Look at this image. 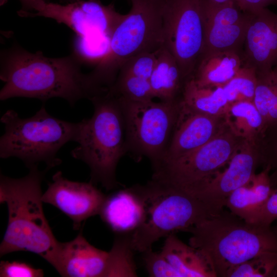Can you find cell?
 Instances as JSON below:
<instances>
[{"instance_id":"cell-1","label":"cell","mask_w":277,"mask_h":277,"mask_svg":"<svg viewBox=\"0 0 277 277\" xmlns=\"http://www.w3.org/2000/svg\"><path fill=\"white\" fill-rule=\"evenodd\" d=\"M82 64L72 53L48 57L41 51L31 53L14 44L1 54L0 78L4 85L0 100L23 97L45 102L59 97L73 106L80 100H90L104 93L89 73L82 71Z\"/></svg>"},{"instance_id":"cell-2","label":"cell","mask_w":277,"mask_h":277,"mask_svg":"<svg viewBox=\"0 0 277 277\" xmlns=\"http://www.w3.org/2000/svg\"><path fill=\"white\" fill-rule=\"evenodd\" d=\"M28 174L14 179L1 174L0 202L5 203L8 222L0 245V255L19 251H29L51 265L59 242L56 239L45 215L41 184L45 173L37 166Z\"/></svg>"},{"instance_id":"cell-3","label":"cell","mask_w":277,"mask_h":277,"mask_svg":"<svg viewBox=\"0 0 277 277\" xmlns=\"http://www.w3.org/2000/svg\"><path fill=\"white\" fill-rule=\"evenodd\" d=\"M189 244L207 258L216 277H227L235 266L261 254L277 253V232L271 226L248 223L231 212L189 228Z\"/></svg>"},{"instance_id":"cell-4","label":"cell","mask_w":277,"mask_h":277,"mask_svg":"<svg viewBox=\"0 0 277 277\" xmlns=\"http://www.w3.org/2000/svg\"><path fill=\"white\" fill-rule=\"evenodd\" d=\"M90 101L93 114L78 122V145L71 155L88 166L90 182L109 190L118 186L116 167L127 153L123 118L117 97L108 91Z\"/></svg>"},{"instance_id":"cell-5","label":"cell","mask_w":277,"mask_h":277,"mask_svg":"<svg viewBox=\"0 0 277 277\" xmlns=\"http://www.w3.org/2000/svg\"><path fill=\"white\" fill-rule=\"evenodd\" d=\"M5 132L0 138V157H17L30 168L44 163L48 169L61 163L60 149L69 142H75L79 123L65 121L50 114L43 105L34 115L21 118L8 110L1 118Z\"/></svg>"},{"instance_id":"cell-6","label":"cell","mask_w":277,"mask_h":277,"mask_svg":"<svg viewBox=\"0 0 277 277\" xmlns=\"http://www.w3.org/2000/svg\"><path fill=\"white\" fill-rule=\"evenodd\" d=\"M145 212L140 225L131 233L135 251L143 253L154 243L221 212L199 199L151 180L137 185Z\"/></svg>"},{"instance_id":"cell-7","label":"cell","mask_w":277,"mask_h":277,"mask_svg":"<svg viewBox=\"0 0 277 277\" xmlns=\"http://www.w3.org/2000/svg\"><path fill=\"white\" fill-rule=\"evenodd\" d=\"M129 12L122 16L110 37L107 51L89 73L94 83L109 88L127 59L162 46L164 0H130Z\"/></svg>"},{"instance_id":"cell-8","label":"cell","mask_w":277,"mask_h":277,"mask_svg":"<svg viewBox=\"0 0 277 277\" xmlns=\"http://www.w3.org/2000/svg\"><path fill=\"white\" fill-rule=\"evenodd\" d=\"M245 140L226 124L211 141L179 157L152 165L151 180L196 198L221 169L228 164Z\"/></svg>"},{"instance_id":"cell-9","label":"cell","mask_w":277,"mask_h":277,"mask_svg":"<svg viewBox=\"0 0 277 277\" xmlns=\"http://www.w3.org/2000/svg\"><path fill=\"white\" fill-rule=\"evenodd\" d=\"M115 96L123 118L126 152L137 158L146 157L151 165L154 164L162 157L168 145L179 115L181 99L143 102Z\"/></svg>"},{"instance_id":"cell-10","label":"cell","mask_w":277,"mask_h":277,"mask_svg":"<svg viewBox=\"0 0 277 277\" xmlns=\"http://www.w3.org/2000/svg\"><path fill=\"white\" fill-rule=\"evenodd\" d=\"M205 0H164L162 46L174 57L185 81L193 74L205 42Z\"/></svg>"},{"instance_id":"cell-11","label":"cell","mask_w":277,"mask_h":277,"mask_svg":"<svg viewBox=\"0 0 277 277\" xmlns=\"http://www.w3.org/2000/svg\"><path fill=\"white\" fill-rule=\"evenodd\" d=\"M17 13L22 17L52 18L66 25L77 35L98 32L109 37L122 16L112 4L104 5L99 0H75L65 5L46 2L38 12L20 10Z\"/></svg>"},{"instance_id":"cell-12","label":"cell","mask_w":277,"mask_h":277,"mask_svg":"<svg viewBox=\"0 0 277 277\" xmlns=\"http://www.w3.org/2000/svg\"><path fill=\"white\" fill-rule=\"evenodd\" d=\"M52 181L43 193V203L50 204L69 217L74 230L80 229L87 219L99 214L106 195L95 184L69 180L61 171L52 176Z\"/></svg>"},{"instance_id":"cell-13","label":"cell","mask_w":277,"mask_h":277,"mask_svg":"<svg viewBox=\"0 0 277 277\" xmlns=\"http://www.w3.org/2000/svg\"><path fill=\"white\" fill-rule=\"evenodd\" d=\"M205 42L202 54L243 50L251 14L242 11L235 2L216 3L210 0H205Z\"/></svg>"},{"instance_id":"cell-14","label":"cell","mask_w":277,"mask_h":277,"mask_svg":"<svg viewBox=\"0 0 277 277\" xmlns=\"http://www.w3.org/2000/svg\"><path fill=\"white\" fill-rule=\"evenodd\" d=\"M226 124L225 115L193 112L180 102L179 115L168 145L162 157L154 164L176 158L202 146L214 138Z\"/></svg>"},{"instance_id":"cell-15","label":"cell","mask_w":277,"mask_h":277,"mask_svg":"<svg viewBox=\"0 0 277 277\" xmlns=\"http://www.w3.org/2000/svg\"><path fill=\"white\" fill-rule=\"evenodd\" d=\"M253 146L254 143L245 141L228 167L212 179L196 198L217 210H223L228 196L247 184L255 173L259 156Z\"/></svg>"},{"instance_id":"cell-16","label":"cell","mask_w":277,"mask_h":277,"mask_svg":"<svg viewBox=\"0 0 277 277\" xmlns=\"http://www.w3.org/2000/svg\"><path fill=\"white\" fill-rule=\"evenodd\" d=\"M251 14L243 48L244 64L257 73L277 68V14L266 8Z\"/></svg>"},{"instance_id":"cell-17","label":"cell","mask_w":277,"mask_h":277,"mask_svg":"<svg viewBox=\"0 0 277 277\" xmlns=\"http://www.w3.org/2000/svg\"><path fill=\"white\" fill-rule=\"evenodd\" d=\"M108 252L90 244L82 231L73 240L60 242L51 265L64 277H104Z\"/></svg>"},{"instance_id":"cell-18","label":"cell","mask_w":277,"mask_h":277,"mask_svg":"<svg viewBox=\"0 0 277 277\" xmlns=\"http://www.w3.org/2000/svg\"><path fill=\"white\" fill-rule=\"evenodd\" d=\"M145 208L137 185L106 195L98 215L116 234L132 233L141 224Z\"/></svg>"},{"instance_id":"cell-19","label":"cell","mask_w":277,"mask_h":277,"mask_svg":"<svg viewBox=\"0 0 277 277\" xmlns=\"http://www.w3.org/2000/svg\"><path fill=\"white\" fill-rule=\"evenodd\" d=\"M270 170L266 166L261 172L255 173L247 184L228 196L225 206L230 212L251 223L256 213L276 188L269 174Z\"/></svg>"},{"instance_id":"cell-20","label":"cell","mask_w":277,"mask_h":277,"mask_svg":"<svg viewBox=\"0 0 277 277\" xmlns=\"http://www.w3.org/2000/svg\"><path fill=\"white\" fill-rule=\"evenodd\" d=\"M243 50H226L203 54L191 77L200 87L223 86L244 65Z\"/></svg>"},{"instance_id":"cell-21","label":"cell","mask_w":277,"mask_h":277,"mask_svg":"<svg viewBox=\"0 0 277 277\" xmlns=\"http://www.w3.org/2000/svg\"><path fill=\"white\" fill-rule=\"evenodd\" d=\"M161 252L182 277H216L206 256L197 248L184 243L174 233L166 237Z\"/></svg>"},{"instance_id":"cell-22","label":"cell","mask_w":277,"mask_h":277,"mask_svg":"<svg viewBox=\"0 0 277 277\" xmlns=\"http://www.w3.org/2000/svg\"><path fill=\"white\" fill-rule=\"evenodd\" d=\"M186 81L174 57L162 47L149 78L154 98L164 102L180 100Z\"/></svg>"},{"instance_id":"cell-23","label":"cell","mask_w":277,"mask_h":277,"mask_svg":"<svg viewBox=\"0 0 277 277\" xmlns=\"http://www.w3.org/2000/svg\"><path fill=\"white\" fill-rule=\"evenodd\" d=\"M181 103L188 110L210 115H225L230 105L223 86L200 87L191 77L185 83Z\"/></svg>"},{"instance_id":"cell-24","label":"cell","mask_w":277,"mask_h":277,"mask_svg":"<svg viewBox=\"0 0 277 277\" xmlns=\"http://www.w3.org/2000/svg\"><path fill=\"white\" fill-rule=\"evenodd\" d=\"M225 119L230 130L238 136L254 143L264 134L267 125L253 101H242L230 104Z\"/></svg>"},{"instance_id":"cell-25","label":"cell","mask_w":277,"mask_h":277,"mask_svg":"<svg viewBox=\"0 0 277 277\" xmlns=\"http://www.w3.org/2000/svg\"><path fill=\"white\" fill-rule=\"evenodd\" d=\"M131 234H116L112 247L108 251L104 277L137 276Z\"/></svg>"},{"instance_id":"cell-26","label":"cell","mask_w":277,"mask_h":277,"mask_svg":"<svg viewBox=\"0 0 277 277\" xmlns=\"http://www.w3.org/2000/svg\"><path fill=\"white\" fill-rule=\"evenodd\" d=\"M257 76L253 102L268 127L277 122V68L257 73Z\"/></svg>"},{"instance_id":"cell-27","label":"cell","mask_w":277,"mask_h":277,"mask_svg":"<svg viewBox=\"0 0 277 277\" xmlns=\"http://www.w3.org/2000/svg\"><path fill=\"white\" fill-rule=\"evenodd\" d=\"M257 82L256 70L244 64L234 76L223 86L229 104L242 101H253Z\"/></svg>"},{"instance_id":"cell-28","label":"cell","mask_w":277,"mask_h":277,"mask_svg":"<svg viewBox=\"0 0 277 277\" xmlns=\"http://www.w3.org/2000/svg\"><path fill=\"white\" fill-rule=\"evenodd\" d=\"M108 90L114 95L131 101L143 102L154 98L149 80L130 75H117Z\"/></svg>"},{"instance_id":"cell-29","label":"cell","mask_w":277,"mask_h":277,"mask_svg":"<svg viewBox=\"0 0 277 277\" xmlns=\"http://www.w3.org/2000/svg\"><path fill=\"white\" fill-rule=\"evenodd\" d=\"M277 265V253L259 255L233 268L227 277H271Z\"/></svg>"},{"instance_id":"cell-30","label":"cell","mask_w":277,"mask_h":277,"mask_svg":"<svg viewBox=\"0 0 277 277\" xmlns=\"http://www.w3.org/2000/svg\"><path fill=\"white\" fill-rule=\"evenodd\" d=\"M158 51L141 53L127 59L120 67L118 75L149 80L156 63Z\"/></svg>"},{"instance_id":"cell-31","label":"cell","mask_w":277,"mask_h":277,"mask_svg":"<svg viewBox=\"0 0 277 277\" xmlns=\"http://www.w3.org/2000/svg\"><path fill=\"white\" fill-rule=\"evenodd\" d=\"M143 261L146 271L151 277H182L161 252H154L152 249L144 252Z\"/></svg>"},{"instance_id":"cell-32","label":"cell","mask_w":277,"mask_h":277,"mask_svg":"<svg viewBox=\"0 0 277 277\" xmlns=\"http://www.w3.org/2000/svg\"><path fill=\"white\" fill-rule=\"evenodd\" d=\"M44 271L34 268L31 265L19 261H1V277H43Z\"/></svg>"},{"instance_id":"cell-33","label":"cell","mask_w":277,"mask_h":277,"mask_svg":"<svg viewBox=\"0 0 277 277\" xmlns=\"http://www.w3.org/2000/svg\"><path fill=\"white\" fill-rule=\"evenodd\" d=\"M277 219V188L260 209L254 216L251 223L271 226Z\"/></svg>"},{"instance_id":"cell-34","label":"cell","mask_w":277,"mask_h":277,"mask_svg":"<svg viewBox=\"0 0 277 277\" xmlns=\"http://www.w3.org/2000/svg\"><path fill=\"white\" fill-rule=\"evenodd\" d=\"M267 129L271 130L269 141L268 144L266 156L264 158L266 166L271 170H274L273 173L271 176L273 184H277V122L273 123L267 127Z\"/></svg>"},{"instance_id":"cell-35","label":"cell","mask_w":277,"mask_h":277,"mask_svg":"<svg viewBox=\"0 0 277 277\" xmlns=\"http://www.w3.org/2000/svg\"><path fill=\"white\" fill-rule=\"evenodd\" d=\"M239 8L244 12L253 14L267 6L277 5V0H235Z\"/></svg>"},{"instance_id":"cell-36","label":"cell","mask_w":277,"mask_h":277,"mask_svg":"<svg viewBox=\"0 0 277 277\" xmlns=\"http://www.w3.org/2000/svg\"><path fill=\"white\" fill-rule=\"evenodd\" d=\"M19 1L22 7L21 10L32 12L33 11H39L47 2L45 0H19Z\"/></svg>"},{"instance_id":"cell-37","label":"cell","mask_w":277,"mask_h":277,"mask_svg":"<svg viewBox=\"0 0 277 277\" xmlns=\"http://www.w3.org/2000/svg\"><path fill=\"white\" fill-rule=\"evenodd\" d=\"M213 2L216 3H224L230 2H235V0H210Z\"/></svg>"},{"instance_id":"cell-38","label":"cell","mask_w":277,"mask_h":277,"mask_svg":"<svg viewBox=\"0 0 277 277\" xmlns=\"http://www.w3.org/2000/svg\"><path fill=\"white\" fill-rule=\"evenodd\" d=\"M271 277H277V265L275 267L272 273Z\"/></svg>"},{"instance_id":"cell-39","label":"cell","mask_w":277,"mask_h":277,"mask_svg":"<svg viewBox=\"0 0 277 277\" xmlns=\"http://www.w3.org/2000/svg\"><path fill=\"white\" fill-rule=\"evenodd\" d=\"M63 1H66V2H68L69 3H70V2H73V1H75V0H63ZM128 1H130V0H128Z\"/></svg>"},{"instance_id":"cell-40","label":"cell","mask_w":277,"mask_h":277,"mask_svg":"<svg viewBox=\"0 0 277 277\" xmlns=\"http://www.w3.org/2000/svg\"><path fill=\"white\" fill-rule=\"evenodd\" d=\"M274 230L277 232V225L273 227Z\"/></svg>"}]
</instances>
